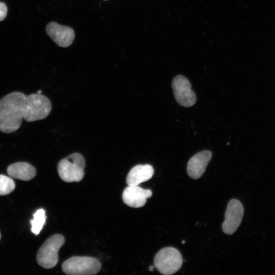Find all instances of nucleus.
<instances>
[{
    "instance_id": "1",
    "label": "nucleus",
    "mask_w": 275,
    "mask_h": 275,
    "mask_svg": "<svg viewBox=\"0 0 275 275\" xmlns=\"http://www.w3.org/2000/svg\"><path fill=\"white\" fill-rule=\"evenodd\" d=\"M26 96L20 92L10 93L0 99V131L10 133L20 127Z\"/></svg>"
},
{
    "instance_id": "2",
    "label": "nucleus",
    "mask_w": 275,
    "mask_h": 275,
    "mask_svg": "<svg viewBox=\"0 0 275 275\" xmlns=\"http://www.w3.org/2000/svg\"><path fill=\"white\" fill-rule=\"evenodd\" d=\"M85 165L83 156L74 153L59 162L58 172L60 178L66 182H79L84 177Z\"/></svg>"
},
{
    "instance_id": "3",
    "label": "nucleus",
    "mask_w": 275,
    "mask_h": 275,
    "mask_svg": "<svg viewBox=\"0 0 275 275\" xmlns=\"http://www.w3.org/2000/svg\"><path fill=\"white\" fill-rule=\"evenodd\" d=\"M64 243V237L61 234H56L47 238L37 254L39 265L46 269L54 267L58 262L59 250Z\"/></svg>"
},
{
    "instance_id": "4",
    "label": "nucleus",
    "mask_w": 275,
    "mask_h": 275,
    "mask_svg": "<svg viewBox=\"0 0 275 275\" xmlns=\"http://www.w3.org/2000/svg\"><path fill=\"white\" fill-rule=\"evenodd\" d=\"M51 109L49 99L41 94L26 96L23 118L31 122L46 118Z\"/></svg>"
},
{
    "instance_id": "5",
    "label": "nucleus",
    "mask_w": 275,
    "mask_h": 275,
    "mask_svg": "<svg viewBox=\"0 0 275 275\" xmlns=\"http://www.w3.org/2000/svg\"><path fill=\"white\" fill-rule=\"evenodd\" d=\"M101 265L95 258L87 256H74L65 261L62 265L63 272L67 274L87 275L97 273Z\"/></svg>"
},
{
    "instance_id": "6",
    "label": "nucleus",
    "mask_w": 275,
    "mask_h": 275,
    "mask_svg": "<svg viewBox=\"0 0 275 275\" xmlns=\"http://www.w3.org/2000/svg\"><path fill=\"white\" fill-rule=\"evenodd\" d=\"M183 259L178 250L167 247L160 250L154 259V267L162 274H172L181 268Z\"/></svg>"
},
{
    "instance_id": "7",
    "label": "nucleus",
    "mask_w": 275,
    "mask_h": 275,
    "mask_svg": "<svg viewBox=\"0 0 275 275\" xmlns=\"http://www.w3.org/2000/svg\"><path fill=\"white\" fill-rule=\"evenodd\" d=\"M174 97L181 106L190 107L196 102V96L191 90L189 80L184 76L178 75L175 76L172 83Z\"/></svg>"
},
{
    "instance_id": "8",
    "label": "nucleus",
    "mask_w": 275,
    "mask_h": 275,
    "mask_svg": "<svg viewBox=\"0 0 275 275\" xmlns=\"http://www.w3.org/2000/svg\"><path fill=\"white\" fill-rule=\"evenodd\" d=\"M244 214L241 203L237 199L231 200L227 207L225 220L222 224L223 231L226 234H233L240 226Z\"/></svg>"
},
{
    "instance_id": "9",
    "label": "nucleus",
    "mask_w": 275,
    "mask_h": 275,
    "mask_svg": "<svg viewBox=\"0 0 275 275\" xmlns=\"http://www.w3.org/2000/svg\"><path fill=\"white\" fill-rule=\"evenodd\" d=\"M45 31L50 38L60 47L69 46L74 39L75 34L72 29L55 22L49 23L46 26Z\"/></svg>"
},
{
    "instance_id": "10",
    "label": "nucleus",
    "mask_w": 275,
    "mask_h": 275,
    "mask_svg": "<svg viewBox=\"0 0 275 275\" xmlns=\"http://www.w3.org/2000/svg\"><path fill=\"white\" fill-rule=\"evenodd\" d=\"M152 195L151 190L149 189H144L139 185L128 186L123 191L122 199L128 206L140 208L145 205L147 199Z\"/></svg>"
},
{
    "instance_id": "11",
    "label": "nucleus",
    "mask_w": 275,
    "mask_h": 275,
    "mask_svg": "<svg viewBox=\"0 0 275 275\" xmlns=\"http://www.w3.org/2000/svg\"><path fill=\"white\" fill-rule=\"evenodd\" d=\"M212 155L211 151L204 150L193 156L188 160L187 165L188 176L193 179L200 178L210 161Z\"/></svg>"
},
{
    "instance_id": "12",
    "label": "nucleus",
    "mask_w": 275,
    "mask_h": 275,
    "mask_svg": "<svg viewBox=\"0 0 275 275\" xmlns=\"http://www.w3.org/2000/svg\"><path fill=\"white\" fill-rule=\"evenodd\" d=\"M154 169L150 164H138L129 172L126 183L128 186H136L150 179L154 174Z\"/></svg>"
},
{
    "instance_id": "13",
    "label": "nucleus",
    "mask_w": 275,
    "mask_h": 275,
    "mask_svg": "<svg viewBox=\"0 0 275 275\" xmlns=\"http://www.w3.org/2000/svg\"><path fill=\"white\" fill-rule=\"evenodd\" d=\"M8 174L12 178L29 181L35 177L36 170L34 167L26 162H18L10 164L7 168Z\"/></svg>"
},
{
    "instance_id": "14",
    "label": "nucleus",
    "mask_w": 275,
    "mask_h": 275,
    "mask_svg": "<svg viewBox=\"0 0 275 275\" xmlns=\"http://www.w3.org/2000/svg\"><path fill=\"white\" fill-rule=\"evenodd\" d=\"M46 216L43 209H38L33 214V219L30 220L31 231L35 235H38L45 224Z\"/></svg>"
},
{
    "instance_id": "15",
    "label": "nucleus",
    "mask_w": 275,
    "mask_h": 275,
    "mask_svg": "<svg viewBox=\"0 0 275 275\" xmlns=\"http://www.w3.org/2000/svg\"><path fill=\"white\" fill-rule=\"evenodd\" d=\"M15 187L14 181L10 177L0 174V196H5L12 192Z\"/></svg>"
},
{
    "instance_id": "16",
    "label": "nucleus",
    "mask_w": 275,
    "mask_h": 275,
    "mask_svg": "<svg viewBox=\"0 0 275 275\" xmlns=\"http://www.w3.org/2000/svg\"><path fill=\"white\" fill-rule=\"evenodd\" d=\"M7 7L6 4L0 2V21L3 20L7 14Z\"/></svg>"
},
{
    "instance_id": "17",
    "label": "nucleus",
    "mask_w": 275,
    "mask_h": 275,
    "mask_svg": "<svg viewBox=\"0 0 275 275\" xmlns=\"http://www.w3.org/2000/svg\"><path fill=\"white\" fill-rule=\"evenodd\" d=\"M149 270L150 271H153L154 269V266H151L149 267Z\"/></svg>"
},
{
    "instance_id": "18",
    "label": "nucleus",
    "mask_w": 275,
    "mask_h": 275,
    "mask_svg": "<svg viewBox=\"0 0 275 275\" xmlns=\"http://www.w3.org/2000/svg\"><path fill=\"white\" fill-rule=\"evenodd\" d=\"M37 93L41 94V91H38Z\"/></svg>"
},
{
    "instance_id": "19",
    "label": "nucleus",
    "mask_w": 275,
    "mask_h": 275,
    "mask_svg": "<svg viewBox=\"0 0 275 275\" xmlns=\"http://www.w3.org/2000/svg\"><path fill=\"white\" fill-rule=\"evenodd\" d=\"M184 243H185V241H183L182 242V244H184Z\"/></svg>"
},
{
    "instance_id": "20",
    "label": "nucleus",
    "mask_w": 275,
    "mask_h": 275,
    "mask_svg": "<svg viewBox=\"0 0 275 275\" xmlns=\"http://www.w3.org/2000/svg\"><path fill=\"white\" fill-rule=\"evenodd\" d=\"M0 239H1V234H0Z\"/></svg>"
},
{
    "instance_id": "21",
    "label": "nucleus",
    "mask_w": 275,
    "mask_h": 275,
    "mask_svg": "<svg viewBox=\"0 0 275 275\" xmlns=\"http://www.w3.org/2000/svg\"><path fill=\"white\" fill-rule=\"evenodd\" d=\"M104 1H107V0H104Z\"/></svg>"
}]
</instances>
